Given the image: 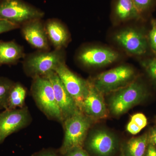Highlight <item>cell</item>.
<instances>
[{
  "label": "cell",
  "instance_id": "6da1fadb",
  "mask_svg": "<svg viewBox=\"0 0 156 156\" xmlns=\"http://www.w3.org/2000/svg\"><path fill=\"white\" fill-rule=\"evenodd\" d=\"M30 92L37 106L49 119L63 124V118L56 102L53 87L48 78H33Z\"/></svg>",
  "mask_w": 156,
  "mask_h": 156
},
{
  "label": "cell",
  "instance_id": "7a4b0ae2",
  "mask_svg": "<svg viewBox=\"0 0 156 156\" xmlns=\"http://www.w3.org/2000/svg\"><path fill=\"white\" fill-rule=\"evenodd\" d=\"M112 93L109 108L112 114L119 116L143 101L147 96V90L143 83L134 80Z\"/></svg>",
  "mask_w": 156,
  "mask_h": 156
},
{
  "label": "cell",
  "instance_id": "3957f363",
  "mask_svg": "<svg viewBox=\"0 0 156 156\" xmlns=\"http://www.w3.org/2000/svg\"><path fill=\"white\" fill-rule=\"evenodd\" d=\"M92 121L81 111L65 120L62 124L64 139L58 150L59 153L64 155L73 148L83 147Z\"/></svg>",
  "mask_w": 156,
  "mask_h": 156
},
{
  "label": "cell",
  "instance_id": "277c9868",
  "mask_svg": "<svg viewBox=\"0 0 156 156\" xmlns=\"http://www.w3.org/2000/svg\"><path fill=\"white\" fill-rule=\"evenodd\" d=\"M64 62L62 49L42 51L33 53L26 58L23 62V69L27 76L32 78L45 76L54 71L58 65Z\"/></svg>",
  "mask_w": 156,
  "mask_h": 156
},
{
  "label": "cell",
  "instance_id": "5b68a950",
  "mask_svg": "<svg viewBox=\"0 0 156 156\" xmlns=\"http://www.w3.org/2000/svg\"><path fill=\"white\" fill-rule=\"evenodd\" d=\"M135 78L134 70L125 65L99 74L90 82L101 94H107L125 87Z\"/></svg>",
  "mask_w": 156,
  "mask_h": 156
},
{
  "label": "cell",
  "instance_id": "8992f818",
  "mask_svg": "<svg viewBox=\"0 0 156 156\" xmlns=\"http://www.w3.org/2000/svg\"><path fill=\"white\" fill-rule=\"evenodd\" d=\"M44 12L23 0H0V20L20 27L26 23L41 19Z\"/></svg>",
  "mask_w": 156,
  "mask_h": 156
},
{
  "label": "cell",
  "instance_id": "52a82bcc",
  "mask_svg": "<svg viewBox=\"0 0 156 156\" xmlns=\"http://www.w3.org/2000/svg\"><path fill=\"white\" fill-rule=\"evenodd\" d=\"M31 120L26 106L0 112V145L11 134L28 126Z\"/></svg>",
  "mask_w": 156,
  "mask_h": 156
},
{
  "label": "cell",
  "instance_id": "ba28073f",
  "mask_svg": "<svg viewBox=\"0 0 156 156\" xmlns=\"http://www.w3.org/2000/svg\"><path fill=\"white\" fill-rule=\"evenodd\" d=\"M114 38L126 52L134 56H143L150 48L147 36L138 29H124L117 32Z\"/></svg>",
  "mask_w": 156,
  "mask_h": 156
},
{
  "label": "cell",
  "instance_id": "9c48e42d",
  "mask_svg": "<svg viewBox=\"0 0 156 156\" xmlns=\"http://www.w3.org/2000/svg\"><path fill=\"white\" fill-rule=\"evenodd\" d=\"M54 72L80 110L81 105L89 91L88 80H84L72 72L65 62L58 65Z\"/></svg>",
  "mask_w": 156,
  "mask_h": 156
},
{
  "label": "cell",
  "instance_id": "30bf717a",
  "mask_svg": "<svg viewBox=\"0 0 156 156\" xmlns=\"http://www.w3.org/2000/svg\"><path fill=\"white\" fill-rule=\"evenodd\" d=\"M45 76L52 84L56 102L61 111L63 121L80 111L55 72H51Z\"/></svg>",
  "mask_w": 156,
  "mask_h": 156
},
{
  "label": "cell",
  "instance_id": "8fae6325",
  "mask_svg": "<svg viewBox=\"0 0 156 156\" xmlns=\"http://www.w3.org/2000/svg\"><path fill=\"white\" fill-rule=\"evenodd\" d=\"M119 57V53L111 49L89 47L81 50L78 59L81 64L88 67H101L112 64Z\"/></svg>",
  "mask_w": 156,
  "mask_h": 156
},
{
  "label": "cell",
  "instance_id": "7c38bea8",
  "mask_svg": "<svg viewBox=\"0 0 156 156\" xmlns=\"http://www.w3.org/2000/svg\"><path fill=\"white\" fill-rule=\"evenodd\" d=\"M87 148L98 156H110L117 146L116 138L109 131L98 129L91 132L86 142Z\"/></svg>",
  "mask_w": 156,
  "mask_h": 156
},
{
  "label": "cell",
  "instance_id": "4fadbf2b",
  "mask_svg": "<svg viewBox=\"0 0 156 156\" xmlns=\"http://www.w3.org/2000/svg\"><path fill=\"white\" fill-rule=\"evenodd\" d=\"M89 82V91L82 102L80 111L92 120L102 119L107 115V110L102 94Z\"/></svg>",
  "mask_w": 156,
  "mask_h": 156
},
{
  "label": "cell",
  "instance_id": "5bb4252c",
  "mask_svg": "<svg viewBox=\"0 0 156 156\" xmlns=\"http://www.w3.org/2000/svg\"><path fill=\"white\" fill-rule=\"evenodd\" d=\"M21 26L23 35L31 45L42 51L49 50V39L41 19L30 20Z\"/></svg>",
  "mask_w": 156,
  "mask_h": 156
},
{
  "label": "cell",
  "instance_id": "9a60e30c",
  "mask_svg": "<svg viewBox=\"0 0 156 156\" xmlns=\"http://www.w3.org/2000/svg\"><path fill=\"white\" fill-rule=\"evenodd\" d=\"M45 27L48 39L53 46L56 49H62L69 39L68 32L65 27L56 20L48 21Z\"/></svg>",
  "mask_w": 156,
  "mask_h": 156
},
{
  "label": "cell",
  "instance_id": "2e32d148",
  "mask_svg": "<svg viewBox=\"0 0 156 156\" xmlns=\"http://www.w3.org/2000/svg\"><path fill=\"white\" fill-rule=\"evenodd\" d=\"M24 55L21 46L14 41H0V66L16 63Z\"/></svg>",
  "mask_w": 156,
  "mask_h": 156
},
{
  "label": "cell",
  "instance_id": "e0dca14e",
  "mask_svg": "<svg viewBox=\"0 0 156 156\" xmlns=\"http://www.w3.org/2000/svg\"><path fill=\"white\" fill-rule=\"evenodd\" d=\"M114 14L116 18L121 21L138 19L141 16L133 0H116L114 8Z\"/></svg>",
  "mask_w": 156,
  "mask_h": 156
},
{
  "label": "cell",
  "instance_id": "ac0fdd59",
  "mask_svg": "<svg viewBox=\"0 0 156 156\" xmlns=\"http://www.w3.org/2000/svg\"><path fill=\"white\" fill-rule=\"evenodd\" d=\"M149 142V135L145 134L131 138L124 148V156H144Z\"/></svg>",
  "mask_w": 156,
  "mask_h": 156
},
{
  "label": "cell",
  "instance_id": "d6986e66",
  "mask_svg": "<svg viewBox=\"0 0 156 156\" xmlns=\"http://www.w3.org/2000/svg\"><path fill=\"white\" fill-rule=\"evenodd\" d=\"M27 90L22 84L14 83L9 93L8 109L22 108L25 106Z\"/></svg>",
  "mask_w": 156,
  "mask_h": 156
},
{
  "label": "cell",
  "instance_id": "ffe728a7",
  "mask_svg": "<svg viewBox=\"0 0 156 156\" xmlns=\"http://www.w3.org/2000/svg\"><path fill=\"white\" fill-rule=\"evenodd\" d=\"M14 83L9 78L0 77V110L8 109L9 93Z\"/></svg>",
  "mask_w": 156,
  "mask_h": 156
},
{
  "label": "cell",
  "instance_id": "44dd1931",
  "mask_svg": "<svg viewBox=\"0 0 156 156\" xmlns=\"http://www.w3.org/2000/svg\"><path fill=\"white\" fill-rule=\"evenodd\" d=\"M141 65L149 78L156 84V57L143 60L141 61Z\"/></svg>",
  "mask_w": 156,
  "mask_h": 156
},
{
  "label": "cell",
  "instance_id": "7402d4cb",
  "mask_svg": "<svg viewBox=\"0 0 156 156\" xmlns=\"http://www.w3.org/2000/svg\"><path fill=\"white\" fill-rule=\"evenodd\" d=\"M148 41L150 49L156 55V24L152 21V28L147 36Z\"/></svg>",
  "mask_w": 156,
  "mask_h": 156
},
{
  "label": "cell",
  "instance_id": "603a6c76",
  "mask_svg": "<svg viewBox=\"0 0 156 156\" xmlns=\"http://www.w3.org/2000/svg\"><path fill=\"white\" fill-rule=\"evenodd\" d=\"M154 0H133L137 11L140 14L150 9Z\"/></svg>",
  "mask_w": 156,
  "mask_h": 156
},
{
  "label": "cell",
  "instance_id": "cb8c5ba5",
  "mask_svg": "<svg viewBox=\"0 0 156 156\" xmlns=\"http://www.w3.org/2000/svg\"><path fill=\"white\" fill-rule=\"evenodd\" d=\"M131 121L135 123L141 129H143L147 126V120L146 117L142 113L135 114L131 118Z\"/></svg>",
  "mask_w": 156,
  "mask_h": 156
},
{
  "label": "cell",
  "instance_id": "d4e9b609",
  "mask_svg": "<svg viewBox=\"0 0 156 156\" xmlns=\"http://www.w3.org/2000/svg\"><path fill=\"white\" fill-rule=\"evenodd\" d=\"M19 27H20L18 26L13 24L9 21L0 20V34L14 30Z\"/></svg>",
  "mask_w": 156,
  "mask_h": 156
},
{
  "label": "cell",
  "instance_id": "484cf974",
  "mask_svg": "<svg viewBox=\"0 0 156 156\" xmlns=\"http://www.w3.org/2000/svg\"><path fill=\"white\" fill-rule=\"evenodd\" d=\"M64 156H89L86 151L82 147L73 148L68 151Z\"/></svg>",
  "mask_w": 156,
  "mask_h": 156
},
{
  "label": "cell",
  "instance_id": "4316f807",
  "mask_svg": "<svg viewBox=\"0 0 156 156\" xmlns=\"http://www.w3.org/2000/svg\"><path fill=\"white\" fill-rule=\"evenodd\" d=\"M127 130L130 134L135 135L139 133L142 129L140 128L134 122L131 121L127 125Z\"/></svg>",
  "mask_w": 156,
  "mask_h": 156
},
{
  "label": "cell",
  "instance_id": "83f0119b",
  "mask_svg": "<svg viewBox=\"0 0 156 156\" xmlns=\"http://www.w3.org/2000/svg\"><path fill=\"white\" fill-rule=\"evenodd\" d=\"M59 153V152H57L53 150L44 149L35 153L32 156H60Z\"/></svg>",
  "mask_w": 156,
  "mask_h": 156
},
{
  "label": "cell",
  "instance_id": "f1b7e54d",
  "mask_svg": "<svg viewBox=\"0 0 156 156\" xmlns=\"http://www.w3.org/2000/svg\"><path fill=\"white\" fill-rule=\"evenodd\" d=\"M145 156H156V148L152 144H148Z\"/></svg>",
  "mask_w": 156,
  "mask_h": 156
},
{
  "label": "cell",
  "instance_id": "f546056e",
  "mask_svg": "<svg viewBox=\"0 0 156 156\" xmlns=\"http://www.w3.org/2000/svg\"><path fill=\"white\" fill-rule=\"evenodd\" d=\"M149 138L151 143L156 146V128H153L151 130Z\"/></svg>",
  "mask_w": 156,
  "mask_h": 156
},
{
  "label": "cell",
  "instance_id": "4dcf8cb0",
  "mask_svg": "<svg viewBox=\"0 0 156 156\" xmlns=\"http://www.w3.org/2000/svg\"><path fill=\"white\" fill-rule=\"evenodd\" d=\"M153 21L156 24V20H153Z\"/></svg>",
  "mask_w": 156,
  "mask_h": 156
}]
</instances>
